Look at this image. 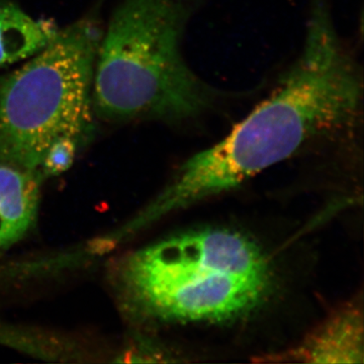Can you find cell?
Wrapping results in <instances>:
<instances>
[{
  "label": "cell",
  "instance_id": "cell-1",
  "mask_svg": "<svg viewBox=\"0 0 364 364\" xmlns=\"http://www.w3.org/2000/svg\"><path fill=\"white\" fill-rule=\"evenodd\" d=\"M363 90L360 67L340 38L327 0H310L301 51L272 92L221 141L188 158L144 218L152 223L220 196L316 139L352 128Z\"/></svg>",
  "mask_w": 364,
  "mask_h": 364
},
{
  "label": "cell",
  "instance_id": "cell-2",
  "mask_svg": "<svg viewBox=\"0 0 364 364\" xmlns=\"http://www.w3.org/2000/svg\"><path fill=\"white\" fill-rule=\"evenodd\" d=\"M273 275L267 254L240 232L208 228L132 253L116 277L132 317L156 323H227L267 299Z\"/></svg>",
  "mask_w": 364,
  "mask_h": 364
},
{
  "label": "cell",
  "instance_id": "cell-3",
  "mask_svg": "<svg viewBox=\"0 0 364 364\" xmlns=\"http://www.w3.org/2000/svg\"><path fill=\"white\" fill-rule=\"evenodd\" d=\"M200 0H123L100 38L93 111L111 122L181 124L214 114L229 100L191 69L184 35Z\"/></svg>",
  "mask_w": 364,
  "mask_h": 364
},
{
  "label": "cell",
  "instance_id": "cell-4",
  "mask_svg": "<svg viewBox=\"0 0 364 364\" xmlns=\"http://www.w3.org/2000/svg\"><path fill=\"white\" fill-rule=\"evenodd\" d=\"M100 38L95 21H79L0 79V159L37 173L54 146H83L92 131Z\"/></svg>",
  "mask_w": 364,
  "mask_h": 364
},
{
  "label": "cell",
  "instance_id": "cell-5",
  "mask_svg": "<svg viewBox=\"0 0 364 364\" xmlns=\"http://www.w3.org/2000/svg\"><path fill=\"white\" fill-rule=\"evenodd\" d=\"M363 316L349 305L335 313L284 358L318 364L363 363Z\"/></svg>",
  "mask_w": 364,
  "mask_h": 364
},
{
  "label": "cell",
  "instance_id": "cell-6",
  "mask_svg": "<svg viewBox=\"0 0 364 364\" xmlns=\"http://www.w3.org/2000/svg\"><path fill=\"white\" fill-rule=\"evenodd\" d=\"M39 188L35 172L0 162V250L23 238L37 215Z\"/></svg>",
  "mask_w": 364,
  "mask_h": 364
},
{
  "label": "cell",
  "instance_id": "cell-7",
  "mask_svg": "<svg viewBox=\"0 0 364 364\" xmlns=\"http://www.w3.org/2000/svg\"><path fill=\"white\" fill-rule=\"evenodd\" d=\"M59 31L52 21L35 20L14 2L0 0V67L31 58Z\"/></svg>",
  "mask_w": 364,
  "mask_h": 364
}]
</instances>
